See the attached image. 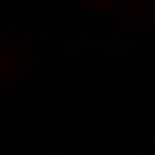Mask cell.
Listing matches in <instances>:
<instances>
[{
  "mask_svg": "<svg viewBox=\"0 0 155 155\" xmlns=\"http://www.w3.org/2000/svg\"><path fill=\"white\" fill-rule=\"evenodd\" d=\"M16 70H21V49H16L8 37H0V86L12 82Z\"/></svg>",
  "mask_w": 155,
  "mask_h": 155,
  "instance_id": "1",
  "label": "cell"
}]
</instances>
